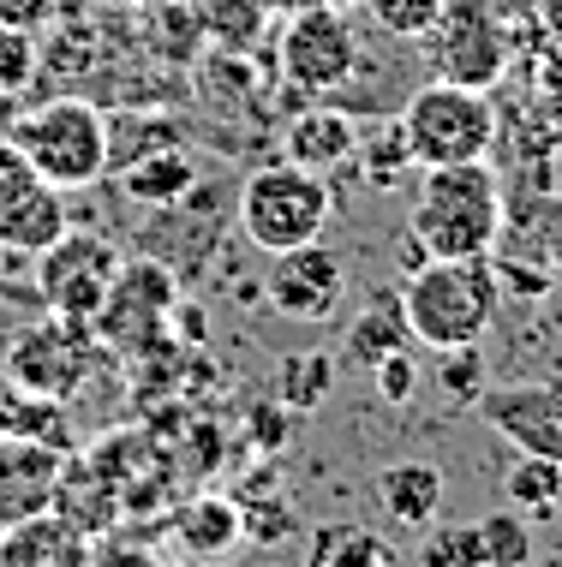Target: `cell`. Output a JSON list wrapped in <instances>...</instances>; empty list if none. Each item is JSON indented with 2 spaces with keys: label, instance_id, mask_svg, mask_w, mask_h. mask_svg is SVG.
<instances>
[{
  "label": "cell",
  "instance_id": "cell-1",
  "mask_svg": "<svg viewBox=\"0 0 562 567\" xmlns=\"http://www.w3.org/2000/svg\"><path fill=\"white\" fill-rule=\"evenodd\" d=\"M509 221V192L491 162L419 167L407 245L419 257H491Z\"/></svg>",
  "mask_w": 562,
  "mask_h": 567
},
{
  "label": "cell",
  "instance_id": "cell-2",
  "mask_svg": "<svg viewBox=\"0 0 562 567\" xmlns=\"http://www.w3.org/2000/svg\"><path fill=\"white\" fill-rule=\"evenodd\" d=\"M503 311L491 257H425L401 287V317L407 334L431 352L449 347H479Z\"/></svg>",
  "mask_w": 562,
  "mask_h": 567
},
{
  "label": "cell",
  "instance_id": "cell-3",
  "mask_svg": "<svg viewBox=\"0 0 562 567\" xmlns=\"http://www.w3.org/2000/svg\"><path fill=\"white\" fill-rule=\"evenodd\" d=\"M234 221L246 245H257L264 257H282L294 245H311L329 234L336 221V192H329L324 174L311 167H294V162H264L239 179V197H234Z\"/></svg>",
  "mask_w": 562,
  "mask_h": 567
},
{
  "label": "cell",
  "instance_id": "cell-4",
  "mask_svg": "<svg viewBox=\"0 0 562 567\" xmlns=\"http://www.w3.org/2000/svg\"><path fill=\"white\" fill-rule=\"evenodd\" d=\"M395 126H401L419 167H454V162H491L497 137H503V114H497L491 90L431 79L401 102Z\"/></svg>",
  "mask_w": 562,
  "mask_h": 567
},
{
  "label": "cell",
  "instance_id": "cell-5",
  "mask_svg": "<svg viewBox=\"0 0 562 567\" xmlns=\"http://www.w3.org/2000/svg\"><path fill=\"white\" fill-rule=\"evenodd\" d=\"M12 144L54 192H90L109 174V114L84 96H54L42 109H24L12 126Z\"/></svg>",
  "mask_w": 562,
  "mask_h": 567
},
{
  "label": "cell",
  "instance_id": "cell-6",
  "mask_svg": "<svg viewBox=\"0 0 562 567\" xmlns=\"http://www.w3.org/2000/svg\"><path fill=\"white\" fill-rule=\"evenodd\" d=\"M419 49L443 84L497 90L514 66V7L509 0H443Z\"/></svg>",
  "mask_w": 562,
  "mask_h": 567
},
{
  "label": "cell",
  "instance_id": "cell-7",
  "mask_svg": "<svg viewBox=\"0 0 562 567\" xmlns=\"http://www.w3.org/2000/svg\"><path fill=\"white\" fill-rule=\"evenodd\" d=\"M366 66V42H359V24L347 19L341 7H311L287 12L276 30V72L294 96H336L359 79Z\"/></svg>",
  "mask_w": 562,
  "mask_h": 567
},
{
  "label": "cell",
  "instance_id": "cell-8",
  "mask_svg": "<svg viewBox=\"0 0 562 567\" xmlns=\"http://www.w3.org/2000/svg\"><path fill=\"white\" fill-rule=\"evenodd\" d=\"M174 305H180V275L162 264L156 251L120 257L109 299L90 317V334H96V347H114V352H132V359H139V352H150L162 341Z\"/></svg>",
  "mask_w": 562,
  "mask_h": 567
},
{
  "label": "cell",
  "instance_id": "cell-9",
  "mask_svg": "<svg viewBox=\"0 0 562 567\" xmlns=\"http://www.w3.org/2000/svg\"><path fill=\"white\" fill-rule=\"evenodd\" d=\"M96 364V334L90 323H67V317L42 311L37 323H24L0 352V382L24 394H49V401H72L90 382Z\"/></svg>",
  "mask_w": 562,
  "mask_h": 567
},
{
  "label": "cell",
  "instance_id": "cell-10",
  "mask_svg": "<svg viewBox=\"0 0 562 567\" xmlns=\"http://www.w3.org/2000/svg\"><path fill=\"white\" fill-rule=\"evenodd\" d=\"M120 269V251L102 234H79L67 227L42 257H30V287H37V311L67 317V323H90L109 299V281Z\"/></svg>",
  "mask_w": 562,
  "mask_h": 567
},
{
  "label": "cell",
  "instance_id": "cell-11",
  "mask_svg": "<svg viewBox=\"0 0 562 567\" xmlns=\"http://www.w3.org/2000/svg\"><path fill=\"white\" fill-rule=\"evenodd\" d=\"M264 293L287 323H329V317H341V299H347V264L324 239L294 245V251H282L269 264Z\"/></svg>",
  "mask_w": 562,
  "mask_h": 567
},
{
  "label": "cell",
  "instance_id": "cell-12",
  "mask_svg": "<svg viewBox=\"0 0 562 567\" xmlns=\"http://www.w3.org/2000/svg\"><path fill=\"white\" fill-rule=\"evenodd\" d=\"M473 406L509 449L562 460V382H484Z\"/></svg>",
  "mask_w": 562,
  "mask_h": 567
},
{
  "label": "cell",
  "instance_id": "cell-13",
  "mask_svg": "<svg viewBox=\"0 0 562 567\" xmlns=\"http://www.w3.org/2000/svg\"><path fill=\"white\" fill-rule=\"evenodd\" d=\"M359 150V114L354 109H336V102H306V109L287 114L282 126V162L294 167H311V174H336V167L354 162Z\"/></svg>",
  "mask_w": 562,
  "mask_h": 567
},
{
  "label": "cell",
  "instance_id": "cell-14",
  "mask_svg": "<svg viewBox=\"0 0 562 567\" xmlns=\"http://www.w3.org/2000/svg\"><path fill=\"white\" fill-rule=\"evenodd\" d=\"M60 466H67V449H54V442L0 436V519L12 526V519L49 508Z\"/></svg>",
  "mask_w": 562,
  "mask_h": 567
},
{
  "label": "cell",
  "instance_id": "cell-15",
  "mask_svg": "<svg viewBox=\"0 0 562 567\" xmlns=\"http://www.w3.org/2000/svg\"><path fill=\"white\" fill-rule=\"evenodd\" d=\"M377 508L401 532H425L443 519V472L431 460H395L377 472Z\"/></svg>",
  "mask_w": 562,
  "mask_h": 567
},
{
  "label": "cell",
  "instance_id": "cell-16",
  "mask_svg": "<svg viewBox=\"0 0 562 567\" xmlns=\"http://www.w3.org/2000/svg\"><path fill=\"white\" fill-rule=\"evenodd\" d=\"M84 532H72L60 514H24L0 532V567H84Z\"/></svg>",
  "mask_w": 562,
  "mask_h": 567
},
{
  "label": "cell",
  "instance_id": "cell-17",
  "mask_svg": "<svg viewBox=\"0 0 562 567\" xmlns=\"http://www.w3.org/2000/svg\"><path fill=\"white\" fill-rule=\"evenodd\" d=\"M72 227V204L54 186H30L0 209V251L7 257H42L49 245Z\"/></svg>",
  "mask_w": 562,
  "mask_h": 567
},
{
  "label": "cell",
  "instance_id": "cell-18",
  "mask_svg": "<svg viewBox=\"0 0 562 567\" xmlns=\"http://www.w3.org/2000/svg\"><path fill=\"white\" fill-rule=\"evenodd\" d=\"M114 174H120V192H126L139 209H174V204H186V197L197 192V162H192L186 144L150 150V156L114 167Z\"/></svg>",
  "mask_w": 562,
  "mask_h": 567
},
{
  "label": "cell",
  "instance_id": "cell-19",
  "mask_svg": "<svg viewBox=\"0 0 562 567\" xmlns=\"http://www.w3.org/2000/svg\"><path fill=\"white\" fill-rule=\"evenodd\" d=\"M174 538L192 561H227L246 538V514L227 496H192L174 508Z\"/></svg>",
  "mask_w": 562,
  "mask_h": 567
},
{
  "label": "cell",
  "instance_id": "cell-20",
  "mask_svg": "<svg viewBox=\"0 0 562 567\" xmlns=\"http://www.w3.org/2000/svg\"><path fill=\"white\" fill-rule=\"evenodd\" d=\"M497 245H514V251L539 257L551 275H562V192H521L509 204Z\"/></svg>",
  "mask_w": 562,
  "mask_h": 567
},
{
  "label": "cell",
  "instance_id": "cell-21",
  "mask_svg": "<svg viewBox=\"0 0 562 567\" xmlns=\"http://www.w3.org/2000/svg\"><path fill=\"white\" fill-rule=\"evenodd\" d=\"M197 19H204V42L222 54H257L269 42L276 12L264 0H197Z\"/></svg>",
  "mask_w": 562,
  "mask_h": 567
},
{
  "label": "cell",
  "instance_id": "cell-22",
  "mask_svg": "<svg viewBox=\"0 0 562 567\" xmlns=\"http://www.w3.org/2000/svg\"><path fill=\"white\" fill-rule=\"evenodd\" d=\"M413 334H407V317H401V299H371L366 311L347 323V341H341V359L359 364V371H371L377 359H389V352H401Z\"/></svg>",
  "mask_w": 562,
  "mask_h": 567
},
{
  "label": "cell",
  "instance_id": "cell-23",
  "mask_svg": "<svg viewBox=\"0 0 562 567\" xmlns=\"http://www.w3.org/2000/svg\"><path fill=\"white\" fill-rule=\"evenodd\" d=\"M306 567H389V544L371 526L336 519V526H317L306 544Z\"/></svg>",
  "mask_w": 562,
  "mask_h": 567
},
{
  "label": "cell",
  "instance_id": "cell-24",
  "mask_svg": "<svg viewBox=\"0 0 562 567\" xmlns=\"http://www.w3.org/2000/svg\"><path fill=\"white\" fill-rule=\"evenodd\" d=\"M0 436H24V442H54V449H67V401L24 394V389H0Z\"/></svg>",
  "mask_w": 562,
  "mask_h": 567
},
{
  "label": "cell",
  "instance_id": "cell-25",
  "mask_svg": "<svg viewBox=\"0 0 562 567\" xmlns=\"http://www.w3.org/2000/svg\"><path fill=\"white\" fill-rule=\"evenodd\" d=\"M354 162H359V174H366L371 192H395V186L407 179V167H419L413 150H407V137H401V126H395V114H389L377 132H359Z\"/></svg>",
  "mask_w": 562,
  "mask_h": 567
},
{
  "label": "cell",
  "instance_id": "cell-26",
  "mask_svg": "<svg viewBox=\"0 0 562 567\" xmlns=\"http://www.w3.org/2000/svg\"><path fill=\"white\" fill-rule=\"evenodd\" d=\"M168 144H186L174 114H120V120H109V174L150 156V150H168Z\"/></svg>",
  "mask_w": 562,
  "mask_h": 567
},
{
  "label": "cell",
  "instance_id": "cell-27",
  "mask_svg": "<svg viewBox=\"0 0 562 567\" xmlns=\"http://www.w3.org/2000/svg\"><path fill=\"white\" fill-rule=\"evenodd\" d=\"M473 532H479V556H484V567H533V561H539V538H533V526H527L521 508L484 514Z\"/></svg>",
  "mask_w": 562,
  "mask_h": 567
},
{
  "label": "cell",
  "instance_id": "cell-28",
  "mask_svg": "<svg viewBox=\"0 0 562 567\" xmlns=\"http://www.w3.org/2000/svg\"><path fill=\"white\" fill-rule=\"evenodd\" d=\"M276 389L287 412H317L329 401V389H336V359L329 352H294V359H282Z\"/></svg>",
  "mask_w": 562,
  "mask_h": 567
},
{
  "label": "cell",
  "instance_id": "cell-29",
  "mask_svg": "<svg viewBox=\"0 0 562 567\" xmlns=\"http://www.w3.org/2000/svg\"><path fill=\"white\" fill-rule=\"evenodd\" d=\"M503 496L514 502L521 514H551L562 502V460H539V454H521L503 478Z\"/></svg>",
  "mask_w": 562,
  "mask_h": 567
},
{
  "label": "cell",
  "instance_id": "cell-30",
  "mask_svg": "<svg viewBox=\"0 0 562 567\" xmlns=\"http://www.w3.org/2000/svg\"><path fill=\"white\" fill-rule=\"evenodd\" d=\"M437 12H443V0H366V19L395 42H419L437 24Z\"/></svg>",
  "mask_w": 562,
  "mask_h": 567
},
{
  "label": "cell",
  "instance_id": "cell-31",
  "mask_svg": "<svg viewBox=\"0 0 562 567\" xmlns=\"http://www.w3.org/2000/svg\"><path fill=\"white\" fill-rule=\"evenodd\" d=\"M437 389H443L454 406H473L479 394H484V359H479V347L437 352Z\"/></svg>",
  "mask_w": 562,
  "mask_h": 567
},
{
  "label": "cell",
  "instance_id": "cell-32",
  "mask_svg": "<svg viewBox=\"0 0 562 567\" xmlns=\"http://www.w3.org/2000/svg\"><path fill=\"white\" fill-rule=\"evenodd\" d=\"M419 567H484L473 526H425Z\"/></svg>",
  "mask_w": 562,
  "mask_h": 567
},
{
  "label": "cell",
  "instance_id": "cell-33",
  "mask_svg": "<svg viewBox=\"0 0 562 567\" xmlns=\"http://www.w3.org/2000/svg\"><path fill=\"white\" fill-rule=\"evenodd\" d=\"M42 66V49H37V30L24 24H0V90H24Z\"/></svg>",
  "mask_w": 562,
  "mask_h": 567
},
{
  "label": "cell",
  "instance_id": "cell-34",
  "mask_svg": "<svg viewBox=\"0 0 562 567\" xmlns=\"http://www.w3.org/2000/svg\"><path fill=\"white\" fill-rule=\"evenodd\" d=\"M84 567H162V556L144 538H120V532H96L84 544Z\"/></svg>",
  "mask_w": 562,
  "mask_h": 567
},
{
  "label": "cell",
  "instance_id": "cell-35",
  "mask_svg": "<svg viewBox=\"0 0 562 567\" xmlns=\"http://www.w3.org/2000/svg\"><path fill=\"white\" fill-rule=\"evenodd\" d=\"M371 377H377V394H384L389 406H407L413 401V389H419V364H413V352H389V359H377L371 364Z\"/></svg>",
  "mask_w": 562,
  "mask_h": 567
},
{
  "label": "cell",
  "instance_id": "cell-36",
  "mask_svg": "<svg viewBox=\"0 0 562 567\" xmlns=\"http://www.w3.org/2000/svg\"><path fill=\"white\" fill-rule=\"evenodd\" d=\"M30 186H42L37 167H30V156L12 144V137H0V209H7L12 197H24Z\"/></svg>",
  "mask_w": 562,
  "mask_h": 567
},
{
  "label": "cell",
  "instance_id": "cell-37",
  "mask_svg": "<svg viewBox=\"0 0 562 567\" xmlns=\"http://www.w3.org/2000/svg\"><path fill=\"white\" fill-rule=\"evenodd\" d=\"M49 19H54V0H0V24L37 30V24H49Z\"/></svg>",
  "mask_w": 562,
  "mask_h": 567
},
{
  "label": "cell",
  "instance_id": "cell-38",
  "mask_svg": "<svg viewBox=\"0 0 562 567\" xmlns=\"http://www.w3.org/2000/svg\"><path fill=\"white\" fill-rule=\"evenodd\" d=\"M19 114H24L19 90H0V137H12V126H19Z\"/></svg>",
  "mask_w": 562,
  "mask_h": 567
},
{
  "label": "cell",
  "instance_id": "cell-39",
  "mask_svg": "<svg viewBox=\"0 0 562 567\" xmlns=\"http://www.w3.org/2000/svg\"><path fill=\"white\" fill-rule=\"evenodd\" d=\"M264 7H269V12H282V19H287V12H299V7H311V0H264Z\"/></svg>",
  "mask_w": 562,
  "mask_h": 567
},
{
  "label": "cell",
  "instance_id": "cell-40",
  "mask_svg": "<svg viewBox=\"0 0 562 567\" xmlns=\"http://www.w3.org/2000/svg\"><path fill=\"white\" fill-rule=\"evenodd\" d=\"M324 7H341V12H354V7H366V0H324Z\"/></svg>",
  "mask_w": 562,
  "mask_h": 567
},
{
  "label": "cell",
  "instance_id": "cell-41",
  "mask_svg": "<svg viewBox=\"0 0 562 567\" xmlns=\"http://www.w3.org/2000/svg\"><path fill=\"white\" fill-rule=\"evenodd\" d=\"M12 264H30V257H7V251H0V269H12Z\"/></svg>",
  "mask_w": 562,
  "mask_h": 567
},
{
  "label": "cell",
  "instance_id": "cell-42",
  "mask_svg": "<svg viewBox=\"0 0 562 567\" xmlns=\"http://www.w3.org/2000/svg\"><path fill=\"white\" fill-rule=\"evenodd\" d=\"M174 567H216V561H192V556H186V561H174Z\"/></svg>",
  "mask_w": 562,
  "mask_h": 567
},
{
  "label": "cell",
  "instance_id": "cell-43",
  "mask_svg": "<svg viewBox=\"0 0 562 567\" xmlns=\"http://www.w3.org/2000/svg\"><path fill=\"white\" fill-rule=\"evenodd\" d=\"M139 7H156V0H139Z\"/></svg>",
  "mask_w": 562,
  "mask_h": 567
},
{
  "label": "cell",
  "instance_id": "cell-44",
  "mask_svg": "<svg viewBox=\"0 0 562 567\" xmlns=\"http://www.w3.org/2000/svg\"><path fill=\"white\" fill-rule=\"evenodd\" d=\"M556 167H562V150H556Z\"/></svg>",
  "mask_w": 562,
  "mask_h": 567
}]
</instances>
